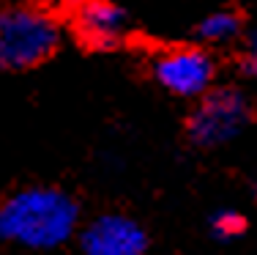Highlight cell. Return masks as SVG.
Listing matches in <instances>:
<instances>
[{
	"instance_id": "cell-2",
	"label": "cell",
	"mask_w": 257,
	"mask_h": 255,
	"mask_svg": "<svg viewBox=\"0 0 257 255\" xmlns=\"http://www.w3.org/2000/svg\"><path fill=\"white\" fill-rule=\"evenodd\" d=\"M60 47V25L28 3L0 6V71H30Z\"/></svg>"
},
{
	"instance_id": "cell-5",
	"label": "cell",
	"mask_w": 257,
	"mask_h": 255,
	"mask_svg": "<svg viewBox=\"0 0 257 255\" xmlns=\"http://www.w3.org/2000/svg\"><path fill=\"white\" fill-rule=\"evenodd\" d=\"M71 28L85 47L107 52L126 41L132 20L123 6L112 3V0H74L71 3Z\"/></svg>"
},
{
	"instance_id": "cell-7",
	"label": "cell",
	"mask_w": 257,
	"mask_h": 255,
	"mask_svg": "<svg viewBox=\"0 0 257 255\" xmlns=\"http://www.w3.org/2000/svg\"><path fill=\"white\" fill-rule=\"evenodd\" d=\"M194 33H197V39L203 44H227V41L238 39V33H241V17L227 9L211 11V14H205L197 22Z\"/></svg>"
},
{
	"instance_id": "cell-6",
	"label": "cell",
	"mask_w": 257,
	"mask_h": 255,
	"mask_svg": "<svg viewBox=\"0 0 257 255\" xmlns=\"http://www.w3.org/2000/svg\"><path fill=\"white\" fill-rule=\"evenodd\" d=\"M148 230L128 214H99L79 233V247L85 255H145L148 252Z\"/></svg>"
},
{
	"instance_id": "cell-3",
	"label": "cell",
	"mask_w": 257,
	"mask_h": 255,
	"mask_svg": "<svg viewBox=\"0 0 257 255\" xmlns=\"http://www.w3.org/2000/svg\"><path fill=\"white\" fill-rule=\"evenodd\" d=\"M249 99L238 88H211L205 96H200L197 107L186 121L189 140L200 148H216L230 140H235L249 124Z\"/></svg>"
},
{
	"instance_id": "cell-8",
	"label": "cell",
	"mask_w": 257,
	"mask_h": 255,
	"mask_svg": "<svg viewBox=\"0 0 257 255\" xmlns=\"http://www.w3.org/2000/svg\"><path fill=\"white\" fill-rule=\"evenodd\" d=\"M208 230H211L213 239L230 241V239H235V236H241L243 230H246V220H243L235 209H219V211H213L211 220H208Z\"/></svg>"
},
{
	"instance_id": "cell-1",
	"label": "cell",
	"mask_w": 257,
	"mask_h": 255,
	"mask_svg": "<svg viewBox=\"0 0 257 255\" xmlns=\"http://www.w3.org/2000/svg\"><path fill=\"white\" fill-rule=\"evenodd\" d=\"M79 206L60 187H25L0 200V241L55 250L77 233Z\"/></svg>"
},
{
	"instance_id": "cell-4",
	"label": "cell",
	"mask_w": 257,
	"mask_h": 255,
	"mask_svg": "<svg viewBox=\"0 0 257 255\" xmlns=\"http://www.w3.org/2000/svg\"><path fill=\"white\" fill-rule=\"evenodd\" d=\"M151 74L167 94L178 99H200L213 88L216 60L203 47H173L154 55Z\"/></svg>"
},
{
	"instance_id": "cell-9",
	"label": "cell",
	"mask_w": 257,
	"mask_h": 255,
	"mask_svg": "<svg viewBox=\"0 0 257 255\" xmlns=\"http://www.w3.org/2000/svg\"><path fill=\"white\" fill-rule=\"evenodd\" d=\"M246 71L257 80V30L252 33V39H249V55H246Z\"/></svg>"
}]
</instances>
